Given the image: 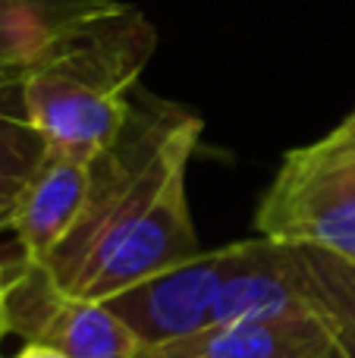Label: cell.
<instances>
[{
    "instance_id": "obj_1",
    "label": "cell",
    "mask_w": 355,
    "mask_h": 358,
    "mask_svg": "<svg viewBox=\"0 0 355 358\" xmlns=\"http://www.w3.org/2000/svg\"><path fill=\"white\" fill-rule=\"evenodd\" d=\"M201 120L138 94L123 132L92 161V192L73 233L41 264L69 299L107 302L201 255L186 173Z\"/></svg>"
},
{
    "instance_id": "obj_2",
    "label": "cell",
    "mask_w": 355,
    "mask_h": 358,
    "mask_svg": "<svg viewBox=\"0 0 355 358\" xmlns=\"http://www.w3.org/2000/svg\"><path fill=\"white\" fill-rule=\"evenodd\" d=\"M151 54V22L119 0L22 73L31 126L54 151L98 157L123 132L138 73Z\"/></svg>"
},
{
    "instance_id": "obj_3",
    "label": "cell",
    "mask_w": 355,
    "mask_h": 358,
    "mask_svg": "<svg viewBox=\"0 0 355 358\" xmlns=\"http://www.w3.org/2000/svg\"><path fill=\"white\" fill-rule=\"evenodd\" d=\"M226 271L214 324L293 317L314 327L333 358H355V261L264 236L224 245Z\"/></svg>"
},
{
    "instance_id": "obj_4",
    "label": "cell",
    "mask_w": 355,
    "mask_h": 358,
    "mask_svg": "<svg viewBox=\"0 0 355 358\" xmlns=\"http://www.w3.org/2000/svg\"><path fill=\"white\" fill-rule=\"evenodd\" d=\"M255 229L355 261V107L327 136L283 155L258 201Z\"/></svg>"
},
{
    "instance_id": "obj_5",
    "label": "cell",
    "mask_w": 355,
    "mask_h": 358,
    "mask_svg": "<svg viewBox=\"0 0 355 358\" xmlns=\"http://www.w3.org/2000/svg\"><path fill=\"white\" fill-rule=\"evenodd\" d=\"M13 334L48 346L63 358H136L145 346L138 334L107 302L69 299L50 286L48 273L19 258L10 292Z\"/></svg>"
},
{
    "instance_id": "obj_6",
    "label": "cell",
    "mask_w": 355,
    "mask_h": 358,
    "mask_svg": "<svg viewBox=\"0 0 355 358\" xmlns=\"http://www.w3.org/2000/svg\"><path fill=\"white\" fill-rule=\"evenodd\" d=\"M224 271L226 252L211 248V252L195 255L186 264L170 267L107 299V305L119 321L136 330L145 346L180 340V336L211 327L214 305L224 286Z\"/></svg>"
},
{
    "instance_id": "obj_7",
    "label": "cell",
    "mask_w": 355,
    "mask_h": 358,
    "mask_svg": "<svg viewBox=\"0 0 355 358\" xmlns=\"http://www.w3.org/2000/svg\"><path fill=\"white\" fill-rule=\"evenodd\" d=\"M92 161L94 157L50 148L48 161L25 189L10 227L25 264L41 267L73 233L92 192Z\"/></svg>"
},
{
    "instance_id": "obj_8",
    "label": "cell",
    "mask_w": 355,
    "mask_h": 358,
    "mask_svg": "<svg viewBox=\"0 0 355 358\" xmlns=\"http://www.w3.org/2000/svg\"><path fill=\"white\" fill-rule=\"evenodd\" d=\"M136 358H333L314 327L293 317L214 324L180 340L142 346Z\"/></svg>"
},
{
    "instance_id": "obj_9",
    "label": "cell",
    "mask_w": 355,
    "mask_h": 358,
    "mask_svg": "<svg viewBox=\"0 0 355 358\" xmlns=\"http://www.w3.org/2000/svg\"><path fill=\"white\" fill-rule=\"evenodd\" d=\"M119 0H0V73H25L57 41Z\"/></svg>"
},
{
    "instance_id": "obj_10",
    "label": "cell",
    "mask_w": 355,
    "mask_h": 358,
    "mask_svg": "<svg viewBox=\"0 0 355 358\" xmlns=\"http://www.w3.org/2000/svg\"><path fill=\"white\" fill-rule=\"evenodd\" d=\"M48 155L50 145L25 110L22 73H0V229L13 227L19 201Z\"/></svg>"
},
{
    "instance_id": "obj_11",
    "label": "cell",
    "mask_w": 355,
    "mask_h": 358,
    "mask_svg": "<svg viewBox=\"0 0 355 358\" xmlns=\"http://www.w3.org/2000/svg\"><path fill=\"white\" fill-rule=\"evenodd\" d=\"M13 280H16V267L0 264V340L6 334H13V321H10V292H13Z\"/></svg>"
},
{
    "instance_id": "obj_12",
    "label": "cell",
    "mask_w": 355,
    "mask_h": 358,
    "mask_svg": "<svg viewBox=\"0 0 355 358\" xmlns=\"http://www.w3.org/2000/svg\"><path fill=\"white\" fill-rule=\"evenodd\" d=\"M16 358H63V355H60V352H54V349H48V346H38V343H29V346H25Z\"/></svg>"
}]
</instances>
